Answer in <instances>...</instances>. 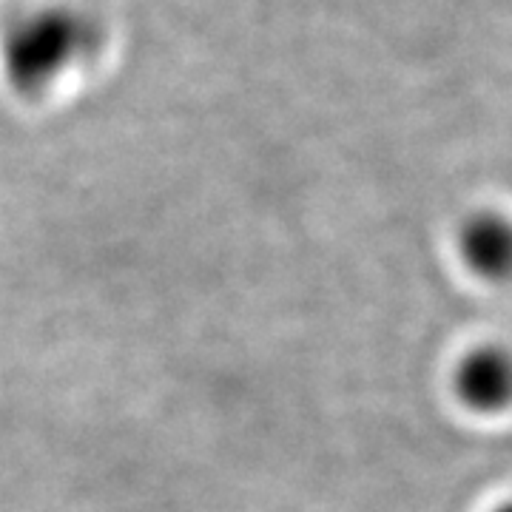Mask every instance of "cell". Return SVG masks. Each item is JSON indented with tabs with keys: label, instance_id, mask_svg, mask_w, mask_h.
Listing matches in <instances>:
<instances>
[{
	"label": "cell",
	"instance_id": "cell-2",
	"mask_svg": "<svg viewBox=\"0 0 512 512\" xmlns=\"http://www.w3.org/2000/svg\"><path fill=\"white\" fill-rule=\"evenodd\" d=\"M456 248L470 274L487 282L512 279V222L493 211L473 214L461 222Z\"/></svg>",
	"mask_w": 512,
	"mask_h": 512
},
{
	"label": "cell",
	"instance_id": "cell-3",
	"mask_svg": "<svg viewBox=\"0 0 512 512\" xmlns=\"http://www.w3.org/2000/svg\"><path fill=\"white\" fill-rule=\"evenodd\" d=\"M493 512H512V501H510V504H501V507H498V510H493Z\"/></svg>",
	"mask_w": 512,
	"mask_h": 512
},
{
	"label": "cell",
	"instance_id": "cell-1",
	"mask_svg": "<svg viewBox=\"0 0 512 512\" xmlns=\"http://www.w3.org/2000/svg\"><path fill=\"white\" fill-rule=\"evenodd\" d=\"M453 393L473 413H501L512 404V356L501 348H476L458 359Z\"/></svg>",
	"mask_w": 512,
	"mask_h": 512
}]
</instances>
